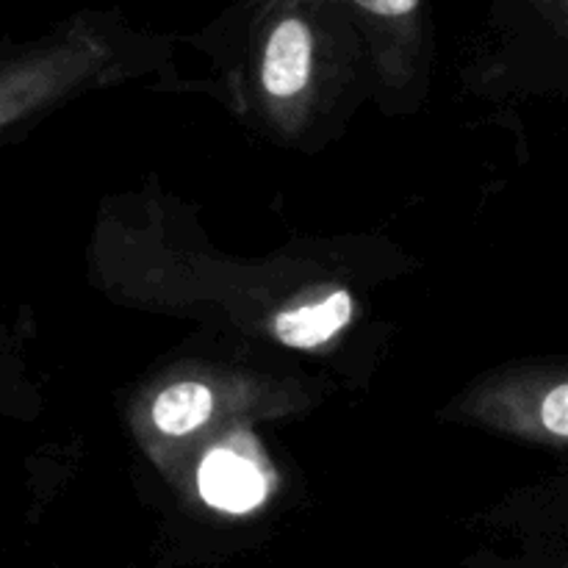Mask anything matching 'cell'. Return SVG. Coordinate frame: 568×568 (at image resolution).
Segmentation results:
<instances>
[{
    "label": "cell",
    "instance_id": "obj_6",
    "mask_svg": "<svg viewBox=\"0 0 568 568\" xmlns=\"http://www.w3.org/2000/svg\"><path fill=\"white\" fill-rule=\"evenodd\" d=\"M355 3L375 11V14L397 17V14H408V11H414V6L419 3V0H355Z\"/></svg>",
    "mask_w": 568,
    "mask_h": 568
},
{
    "label": "cell",
    "instance_id": "obj_5",
    "mask_svg": "<svg viewBox=\"0 0 568 568\" xmlns=\"http://www.w3.org/2000/svg\"><path fill=\"white\" fill-rule=\"evenodd\" d=\"M544 425L555 436H568V386H558L544 399Z\"/></svg>",
    "mask_w": 568,
    "mask_h": 568
},
{
    "label": "cell",
    "instance_id": "obj_4",
    "mask_svg": "<svg viewBox=\"0 0 568 568\" xmlns=\"http://www.w3.org/2000/svg\"><path fill=\"white\" fill-rule=\"evenodd\" d=\"M211 405H214V397L209 388L200 383H178L155 399L153 422L170 436H183L209 419Z\"/></svg>",
    "mask_w": 568,
    "mask_h": 568
},
{
    "label": "cell",
    "instance_id": "obj_1",
    "mask_svg": "<svg viewBox=\"0 0 568 568\" xmlns=\"http://www.w3.org/2000/svg\"><path fill=\"white\" fill-rule=\"evenodd\" d=\"M197 486L205 503L220 510H231V514L253 510L266 494L258 469L231 449H214L205 455Z\"/></svg>",
    "mask_w": 568,
    "mask_h": 568
},
{
    "label": "cell",
    "instance_id": "obj_2",
    "mask_svg": "<svg viewBox=\"0 0 568 568\" xmlns=\"http://www.w3.org/2000/svg\"><path fill=\"white\" fill-rule=\"evenodd\" d=\"M311 72V33L300 20L275 28L264 59V83L272 94H297Z\"/></svg>",
    "mask_w": 568,
    "mask_h": 568
},
{
    "label": "cell",
    "instance_id": "obj_3",
    "mask_svg": "<svg viewBox=\"0 0 568 568\" xmlns=\"http://www.w3.org/2000/svg\"><path fill=\"white\" fill-rule=\"evenodd\" d=\"M349 314H353V300H349L347 292H336L322 300V303L305 305V308L277 316L275 333L288 347L308 349L316 347V344H325L333 333L342 331L347 325Z\"/></svg>",
    "mask_w": 568,
    "mask_h": 568
}]
</instances>
